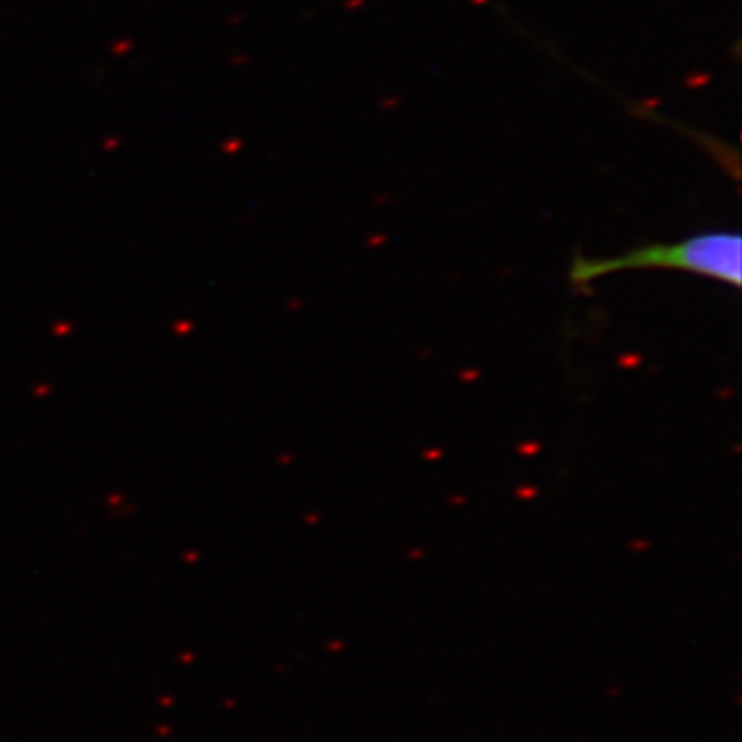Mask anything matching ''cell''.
<instances>
[{
    "label": "cell",
    "instance_id": "obj_1",
    "mask_svg": "<svg viewBox=\"0 0 742 742\" xmlns=\"http://www.w3.org/2000/svg\"><path fill=\"white\" fill-rule=\"evenodd\" d=\"M742 242L736 231L701 233L672 244H648L618 256L588 258L575 254L569 264V283L584 289L594 281L629 270H678L741 287Z\"/></svg>",
    "mask_w": 742,
    "mask_h": 742
}]
</instances>
